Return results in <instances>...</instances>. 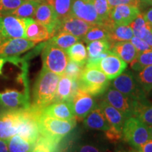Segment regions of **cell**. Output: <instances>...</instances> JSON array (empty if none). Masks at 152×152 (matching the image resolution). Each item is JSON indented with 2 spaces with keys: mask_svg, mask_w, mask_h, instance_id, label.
<instances>
[{
  "mask_svg": "<svg viewBox=\"0 0 152 152\" xmlns=\"http://www.w3.org/2000/svg\"><path fill=\"white\" fill-rule=\"evenodd\" d=\"M33 18L46 26L51 37L58 33L60 20L57 17L52 3L47 1H42L36 9Z\"/></svg>",
  "mask_w": 152,
  "mask_h": 152,
  "instance_id": "cell-10",
  "label": "cell"
},
{
  "mask_svg": "<svg viewBox=\"0 0 152 152\" xmlns=\"http://www.w3.org/2000/svg\"><path fill=\"white\" fill-rule=\"evenodd\" d=\"M70 14L92 25L102 24L92 0H73Z\"/></svg>",
  "mask_w": 152,
  "mask_h": 152,
  "instance_id": "cell-12",
  "label": "cell"
},
{
  "mask_svg": "<svg viewBox=\"0 0 152 152\" xmlns=\"http://www.w3.org/2000/svg\"><path fill=\"white\" fill-rule=\"evenodd\" d=\"M99 106L105 114L106 119L110 124V128L123 132V125L126 117L121 111L111 106L105 100L102 101Z\"/></svg>",
  "mask_w": 152,
  "mask_h": 152,
  "instance_id": "cell-20",
  "label": "cell"
},
{
  "mask_svg": "<svg viewBox=\"0 0 152 152\" xmlns=\"http://www.w3.org/2000/svg\"><path fill=\"white\" fill-rule=\"evenodd\" d=\"M42 59L43 68L62 75L65 73L69 58L66 51L47 42L42 53Z\"/></svg>",
  "mask_w": 152,
  "mask_h": 152,
  "instance_id": "cell-5",
  "label": "cell"
},
{
  "mask_svg": "<svg viewBox=\"0 0 152 152\" xmlns=\"http://www.w3.org/2000/svg\"><path fill=\"white\" fill-rule=\"evenodd\" d=\"M60 77L42 67L33 85L32 107L42 111L54 102Z\"/></svg>",
  "mask_w": 152,
  "mask_h": 152,
  "instance_id": "cell-1",
  "label": "cell"
},
{
  "mask_svg": "<svg viewBox=\"0 0 152 152\" xmlns=\"http://www.w3.org/2000/svg\"><path fill=\"white\" fill-rule=\"evenodd\" d=\"M150 65H152V50L139 53L137 56L130 63L131 68L138 72Z\"/></svg>",
  "mask_w": 152,
  "mask_h": 152,
  "instance_id": "cell-33",
  "label": "cell"
},
{
  "mask_svg": "<svg viewBox=\"0 0 152 152\" xmlns=\"http://www.w3.org/2000/svg\"><path fill=\"white\" fill-rule=\"evenodd\" d=\"M36 43L23 37L9 38L0 43V56H18L35 46Z\"/></svg>",
  "mask_w": 152,
  "mask_h": 152,
  "instance_id": "cell-14",
  "label": "cell"
},
{
  "mask_svg": "<svg viewBox=\"0 0 152 152\" xmlns=\"http://www.w3.org/2000/svg\"><path fill=\"white\" fill-rule=\"evenodd\" d=\"M130 40L131 42L134 45L139 53L145 52V51L147 50H152L151 47L144 39H141V38L134 36V37H132V39Z\"/></svg>",
  "mask_w": 152,
  "mask_h": 152,
  "instance_id": "cell-40",
  "label": "cell"
},
{
  "mask_svg": "<svg viewBox=\"0 0 152 152\" xmlns=\"http://www.w3.org/2000/svg\"><path fill=\"white\" fill-rule=\"evenodd\" d=\"M70 101L77 121H83L92 110L98 106L92 95L80 90L73 95Z\"/></svg>",
  "mask_w": 152,
  "mask_h": 152,
  "instance_id": "cell-11",
  "label": "cell"
},
{
  "mask_svg": "<svg viewBox=\"0 0 152 152\" xmlns=\"http://www.w3.org/2000/svg\"><path fill=\"white\" fill-rule=\"evenodd\" d=\"M109 39V31L104 25H94L89 29L83 39L85 42H89L99 39Z\"/></svg>",
  "mask_w": 152,
  "mask_h": 152,
  "instance_id": "cell-32",
  "label": "cell"
},
{
  "mask_svg": "<svg viewBox=\"0 0 152 152\" xmlns=\"http://www.w3.org/2000/svg\"><path fill=\"white\" fill-rule=\"evenodd\" d=\"M123 138L133 148L137 149L140 145L151 139L147 125L136 117L127 118L123 125Z\"/></svg>",
  "mask_w": 152,
  "mask_h": 152,
  "instance_id": "cell-4",
  "label": "cell"
},
{
  "mask_svg": "<svg viewBox=\"0 0 152 152\" xmlns=\"http://www.w3.org/2000/svg\"><path fill=\"white\" fill-rule=\"evenodd\" d=\"M42 113L63 120L76 119L71 101L53 102L43 109Z\"/></svg>",
  "mask_w": 152,
  "mask_h": 152,
  "instance_id": "cell-19",
  "label": "cell"
},
{
  "mask_svg": "<svg viewBox=\"0 0 152 152\" xmlns=\"http://www.w3.org/2000/svg\"><path fill=\"white\" fill-rule=\"evenodd\" d=\"M130 26L132 28L134 35L142 39L145 37L149 27V24L144 18L143 14H140L133 20V22L130 24Z\"/></svg>",
  "mask_w": 152,
  "mask_h": 152,
  "instance_id": "cell-35",
  "label": "cell"
},
{
  "mask_svg": "<svg viewBox=\"0 0 152 152\" xmlns=\"http://www.w3.org/2000/svg\"><path fill=\"white\" fill-rule=\"evenodd\" d=\"M9 151L26 152L33 151L34 144L25 140L19 134H15L8 140Z\"/></svg>",
  "mask_w": 152,
  "mask_h": 152,
  "instance_id": "cell-30",
  "label": "cell"
},
{
  "mask_svg": "<svg viewBox=\"0 0 152 152\" xmlns=\"http://www.w3.org/2000/svg\"><path fill=\"white\" fill-rule=\"evenodd\" d=\"M137 80L147 94L152 90V65L146 66L139 72Z\"/></svg>",
  "mask_w": 152,
  "mask_h": 152,
  "instance_id": "cell-34",
  "label": "cell"
},
{
  "mask_svg": "<svg viewBox=\"0 0 152 152\" xmlns=\"http://www.w3.org/2000/svg\"><path fill=\"white\" fill-rule=\"evenodd\" d=\"M49 2L52 3L59 20H62L71 13L72 0H51Z\"/></svg>",
  "mask_w": 152,
  "mask_h": 152,
  "instance_id": "cell-36",
  "label": "cell"
},
{
  "mask_svg": "<svg viewBox=\"0 0 152 152\" xmlns=\"http://www.w3.org/2000/svg\"><path fill=\"white\" fill-rule=\"evenodd\" d=\"M105 27L109 31V40L112 43L117 42L129 41L133 37V30L130 26H121L110 22Z\"/></svg>",
  "mask_w": 152,
  "mask_h": 152,
  "instance_id": "cell-23",
  "label": "cell"
},
{
  "mask_svg": "<svg viewBox=\"0 0 152 152\" xmlns=\"http://www.w3.org/2000/svg\"><path fill=\"white\" fill-rule=\"evenodd\" d=\"M92 1L98 16L102 20V23L110 19L111 8L110 7L108 0H92Z\"/></svg>",
  "mask_w": 152,
  "mask_h": 152,
  "instance_id": "cell-37",
  "label": "cell"
},
{
  "mask_svg": "<svg viewBox=\"0 0 152 152\" xmlns=\"http://www.w3.org/2000/svg\"><path fill=\"white\" fill-rule=\"evenodd\" d=\"M9 151L8 140L0 139V152Z\"/></svg>",
  "mask_w": 152,
  "mask_h": 152,
  "instance_id": "cell-46",
  "label": "cell"
},
{
  "mask_svg": "<svg viewBox=\"0 0 152 152\" xmlns=\"http://www.w3.org/2000/svg\"><path fill=\"white\" fill-rule=\"evenodd\" d=\"M149 30H148L147 34H146L145 37H144V40L147 42L152 49V28L150 27L149 25Z\"/></svg>",
  "mask_w": 152,
  "mask_h": 152,
  "instance_id": "cell-45",
  "label": "cell"
},
{
  "mask_svg": "<svg viewBox=\"0 0 152 152\" xmlns=\"http://www.w3.org/2000/svg\"><path fill=\"white\" fill-rule=\"evenodd\" d=\"M38 1H50L51 0H38Z\"/></svg>",
  "mask_w": 152,
  "mask_h": 152,
  "instance_id": "cell-50",
  "label": "cell"
},
{
  "mask_svg": "<svg viewBox=\"0 0 152 152\" xmlns=\"http://www.w3.org/2000/svg\"><path fill=\"white\" fill-rule=\"evenodd\" d=\"M144 18L147 21L148 24L149 25L150 27L152 28V8L149 9L143 14Z\"/></svg>",
  "mask_w": 152,
  "mask_h": 152,
  "instance_id": "cell-44",
  "label": "cell"
},
{
  "mask_svg": "<svg viewBox=\"0 0 152 152\" xmlns=\"http://www.w3.org/2000/svg\"><path fill=\"white\" fill-rule=\"evenodd\" d=\"M23 1H26V0H23Z\"/></svg>",
  "mask_w": 152,
  "mask_h": 152,
  "instance_id": "cell-51",
  "label": "cell"
},
{
  "mask_svg": "<svg viewBox=\"0 0 152 152\" xmlns=\"http://www.w3.org/2000/svg\"><path fill=\"white\" fill-rule=\"evenodd\" d=\"M77 80L80 90L92 96L103 94L110 84L105 74L95 66H85Z\"/></svg>",
  "mask_w": 152,
  "mask_h": 152,
  "instance_id": "cell-2",
  "label": "cell"
},
{
  "mask_svg": "<svg viewBox=\"0 0 152 152\" xmlns=\"http://www.w3.org/2000/svg\"><path fill=\"white\" fill-rule=\"evenodd\" d=\"M77 120H63L42 113L39 118V134L61 141L76 126Z\"/></svg>",
  "mask_w": 152,
  "mask_h": 152,
  "instance_id": "cell-3",
  "label": "cell"
},
{
  "mask_svg": "<svg viewBox=\"0 0 152 152\" xmlns=\"http://www.w3.org/2000/svg\"><path fill=\"white\" fill-rule=\"evenodd\" d=\"M6 62L7 61L4 57H0V75H2V68Z\"/></svg>",
  "mask_w": 152,
  "mask_h": 152,
  "instance_id": "cell-48",
  "label": "cell"
},
{
  "mask_svg": "<svg viewBox=\"0 0 152 152\" xmlns=\"http://www.w3.org/2000/svg\"><path fill=\"white\" fill-rule=\"evenodd\" d=\"M23 1V0H0V16L11 14Z\"/></svg>",
  "mask_w": 152,
  "mask_h": 152,
  "instance_id": "cell-39",
  "label": "cell"
},
{
  "mask_svg": "<svg viewBox=\"0 0 152 152\" xmlns=\"http://www.w3.org/2000/svg\"><path fill=\"white\" fill-rule=\"evenodd\" d=\"M112 42L109 39H99L87 44V59H94L102 53L111 50Z\"/></svg>",
  "mask_w": 152,
  "mask_h": 152,
  "instance_id": "cell-26",
  "label": "cell"
},
{
  "mask_svg": "<svg viewBox=\"0 0 152 152\" xmlns=\"http://www.w3.org/2000/svg\"><path fill=\"white\" fill-rule=\"evenodd\" d=\"M106 132V137L111 142H117L123 137V132L110 128Z\"/></svg>",
  "mask_w": 152,
  "mask_h": 152,
  "instance_id": "cell-41",
  "label": "cell"
},
{
  "mask_svg": "<svg viewBox=\"0 0 152 152\" xmlns=\"http://www.w3.org/2000/svg\"><path fill=\"white\" fill-rule=\"evenodd\" d=\"M151 1H152V0H151Z\"/></svg>",
  "mask_w": 152,
  "mask_h": 152,
  "instance_id": "cell-52",
  "label": "cell"
},
{
  "mask_svg": "<svg viewBox=\"0 0 152 152\" xmlns=\"http://www.w3.org/2000/svg\"><path fill=\"white\" fill-rule=\"evenodd\" d=\"M111 50L127 64H130L139 54L134 45L129 41L112 43Z\"/></svg>",
  "mask_w": 152,
  "mask_h": 152,
  "instance_id": "cell-22",
  "label": "cell"
},
{
  "mask_svg": "<svg viewBox=\"0 0 152 152\" xmlns=\"http://www.w3.org/2000/svg\"><path fill=\"white\" fill-rule=\"evenodd\" d=\"M104 100L121 111L126 118L134 115L138 100L123 94L115 88H109L106 91Z\"/></svg>",
  "mask_w": 152,
  "mask_h": 152,
  "instance_id": "cell-8",
  "label": "cell"
},
{
  "mask_svg": "<svg viewBox=\"0 0 152 152\" xmlns=\"http://www.w3.org/2000/svg\"><path fill=\"white\" fill-rule=\"evenodd\" d=\"M92 26L94 25L69 14L60 20L58 33L62 31L66 32L83 39Z\"/></svg>",
  "mask_w": 152,
  "mask_h": 152,
  "instance_id": "cell-16",
  "label": "cell"
},
{
  "mask_svg": "<svg viewBox=\"0 0 152 152\" xmlns=\"http://www.w3.org/2000/svg\"><path fill=\"white\" fill-rule=\"evenodd\" d=\"M80 151H85V152H94V151H99L97 148L92 147L90 145H85L80 148Z\"/></svg>",
  "mask_w": 152,
  "mask_h": 152,
  "instance_id": "cell-47",
  "label": "cell"
},
{
  "mask_svg": "<svg viewBox=\"0 0 152 152\" xmlns=\"http://www.w3.org/2000/svg\"><path fill=\"white\" fill-rule=\"evenodd\" d=\"M61 141L48 137L39 134L37 140L34 144L33 151H58V147Z\"/></svg>",
  "mask_w": 152,
  "mask_h": 152,
  "instance_id": "cell-28",
  "label": "cell"
},
{
  "mask_svg": "<svg viewBox=\"0 0 152 152\" xmlns=\"http://www.w3.org/2000/svg\"><path fill=\"white\" fill-rule=\"evenodd\" d=\"M0 104L9 109H28L30 106L29 92L6 89L4 92L0 93Z\"/></svg>",
  "mask_w": 152,
  "mask_h": 152,
  "instance_id": "cell-15",
  "label": "cell"
},
{
  "mask_svg": "<svg viewBox=\"0 0 152 152\" xmlns=\"http://www.w3.org/2000/svg\"><path fill=\"white\" fill-rule=\"evenodd\" d=\"M100 69L111 80L118 76L127 68V63L116 54L111 52L92 66Z\"/></svg>",
  "mask_w": 152,
  "mask_h": 152,
  "instance_id": "cell-13",
  "label": "cell"
},
{
  "mask_svg": "<svg viewBox=\"0 0 152 152\" xmlns=\"http://www.w3.org/2000/svg\"><path fill=\"white\" fill-rule=\"evenodd\" d=\"M140 14V9L137 7L123 4L111 9L110 19L114 24L130 26Z\"/></svg>",
  "mask_w": 152,
  "mask_h": 152,
  "instance_id": "cell-17",
  "label": "cell"
},
{
  "mask_svg": "<svg viewBox=\"0 0 152 152\" xmlns=\"http://www.w3.org/2000/svg\"><path fill=\"white\" fill-rule=\"evenodd\" d=\"M24 18L12 14L0 16V43L9 38H26Z\"/></svg>",
  "mask_w": 152,
  "mask_h": 152,
  "instance_id": "cell-7",
  "label": "cell"
},
{
  "mask_svg": "<svg viewBox=\"0 0 152 152\" xmlns=\"http://www.w3.org/2000/svg\"><path fill=\"white\" fill-rule=\"evenodd\" d=\"M68 58L73 61L79 64H86L88 54L87 52V49L84 44L79 41L74 44L71 47L66 49Z\"/></svg>",
  "mask_w": 152,
  "mask_h": 152,
  "instance_id": "cell-29",
  "label": "cell"
},
{
  "mask_svg": "<svg viewBox=\"0 0 152 152\" xmlns=\"http://www.w3.org/2000/svg\"><path fill=\"white\" fill-rule=\"evenodd\" d=\"M113 88L118 90L134 99L142 101L147 99L146 93L144 92L134 75L130 71H123L113 81Z\"/></svg>",
  "mask_w": 152,
  "mask_h": 152,
  "instance_id": "cell-6",
  "label": "cell"
},
{
  "mask_svg": "<svg viewBox=\"0 0 152 152\" xmlns=\"http://www.w3.org/2000/svg\"><path fill=\"white\" fill-rule=\"evenodd\" d=\"M26 24V38L36 44L48 40L51 38L50 33L45 26L37 22L33 18H23Z\"/></svg>",
  "mask_w": 152,
  "mask_h": 152,
  "instance_id": "cell-18",
  "label": "cell"
},
{
  "mask_svg": "<svg viewBox=\"0 0 152 152\" xmlns=\"http://www.w3.org/2000/svg\"><path fill=\"white\" fill-rule=\"evenodd\" d=\"M41 1L38 0H26L11 14L20 18H33L36 9Z\"/></svg>",
  "mask_w": 152,
  "mask_h": 152,
  "instance_id": "cell-31",
  "label": "cell"
},
{
  "mask_svg": "<svg viewBox=\"0 0 152 152\" xmlns=\"http://www.w3.org/2000/svg\"><path fill=\"white\" fill-rule=\"evenodd\" d=\"M73 96V79L64 74L61 75L54 102L70 101Z\"/></svg>",
  "mask_w": 152,
  "mask_h": 152,
  "instance_id": "cell-24",
  "label": "cell"
},
{
  "mask_svg": "<svg viewBox=\"0 0 152 152\" xmlns=\"http://www.w3.org/2000/svg\"><path fill=\"white\" fill-rule=\"evenodd\" d=\"M79 41H80V38L76 37L69 33L62 31L56 34L48 39L47 42L58 48L66 50L68 48Z\"/></svg>",
  "mask_w": 152,
  "mask_h": 152,
  "instance_id": "cell-25",
  "label": "cell"
},
{
  "mask_svg": "<svg viewBox=\"0 0 152 152\" xmlns=\"http://www.w3.org/2000/svg\"><path fill=\"white\" fill-rule=\"evenodd\" d=\"M134 117H136L146 125H152V104L147 99L137 101Z\"/></svg>",
  "mask_w": 152,
  "mask_h": 152,
  "instance_id": "cell-27",
  "label": "cell"
},
{
  "mask_svg": "<svg viewBox=\"0 0 152 152\" xmlns=\"http://www.w3.org/2000/svg\"><path fill=\"white\" fill-rule=\"evenodd\" d=\"M148 128H149V133H150V134H151V138H152V125H149V126H148Z\"/></svg>",
  "mask_w": 152,
  "mask_h": 152,
  "instance_id": "cell-49",
  "label": "cell"
},
{
  "mask_svg": "<svg viewBox=\"0 0 152 152\" xmlns=\"http://www.w3.org/2000/svg\"><path fill=\"white\" fill-rule=\"evenodd\" d=\"M137 151L142 152H152V140H147V142H144L142 145H140Z\"/></svg>",
  "mask_w": 152,
  "mask_h": 152,
  "instance_id": "cell-43",
  "label": "cell"
},
{
  "mask_svg": "<svg viewBox=\"0 0 152 152\" xmlns=\"http://www.w3.org/2000/svg\"><path fill=\"white\" fill-rule=\"evenodd\" d=\"M125 4L134 6L137 8H142L148 5H152L151 0H122Z\"/></svg>",
  "mask_w": 152,
  "mask_h": 152,
  "instance_id": "cell-42",
  "label": "cell"
},
{
  "mask_svg": "<svg viewBox=\"0 0 152 152\" xmlns=\"http://www.w3.org/2000/svg\"><path fill=\"white\" fill-rule=\"evenodd\" d=\"M83 123L85 128L93 130L106 131L110 128V124L105 114L99 106L87 115L83 120Z\"/></svg>",
  "mask_w": 152,
  "mask_h": 152,
  "instance_id": "cell-21",
  "label": "cell"
},
{
  "mask_svg": "<svg viewBox=\"0 0 152 152\" xmlns=\"http://www.w3.org/2000/svg\"><path fill=\"white\" fill-rule=\"evenodd\" d=\"M21 109H0V139L9 140L17 134Z\"/></svg>",
  "mask_w": 152,
  "mask_h": 152,
  "instance_id": "cell-9",
  "label": "cell"
},
{
  "mask_svg": "<svg viewBox=\"0 0 152 152\" xmlns=\"http://www.w3.org/2000/svg\"><path fill=\"white\" fill-rule=\"evenodd\" d=\"M85 65L86 64H79L69 59L66 67L64 75L68 76L72 79H78L82 72L84 70Z\"/></svg>",
  "mask_w": 152,
  "mask_h": 152,
  "instance_id": "cell-38",
  "label": "cell"
}]
</instances>
